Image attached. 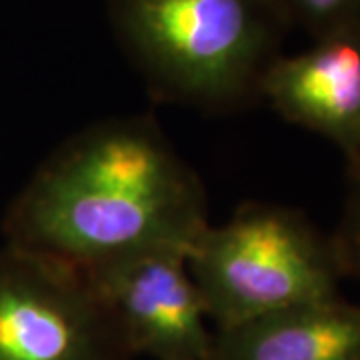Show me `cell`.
<instances>
[{
  "mask_svg": "<svg viewBox=\"0 0 360 360\" xmlns=\"http://www.w3.org/2000/svg\"><path fill=\"white\" fill-rule=\"evenodd\" d=\"M210 224L200 176L150 115L104 118L58 144L2 220L6 245L90 270L191 252Z\"/></svg>",
  "mask_w": 360,
  "mask_h": 360,
  "instance_id": "1",
  "label": "cell"
},
{
  "mask_svg": "<svg viewBox=\"0 0 360 360\" xmlns=\"http://www.w3.org/2000/svg\"><path fill=\"white\" fill-rule=\"evenodd\" d=\"M120 46L160 103L231 112L258 98L286 22L270 0H106Z\"/></svg>",
  "mask_w": 360,
  "mask_h": 360,
  "instance_id": "2",
  "label": "cell"
},
{
  "mask_svg": "<svg viewBox=\"0 0 360 360\" xmlns=\"http://www.w3.org/2000/svg\"><path fill=\"white\" fill-rule=\"evenodd\" d=\"M188 269L214 330L338 295L342 276L333 238L292 208L245 202L208 224Z\"/></svg>",
  "mask_w": 360,
  "mask_h": 360,
  "instance_id": "3",
  "label": "cell"
},
{
  "mask_svg": "<svg viewBox=\"0 0 360 360\" xmlns=\"http://www.w3.org/2000/svg\"><path fill=\"white\" fill-rule=\"evenodd\" d=\"M86 274L20 246L0 250V360H129Z\"/></svg>",
  "mask_w": 360,
  "mask_h": 360,
  "instance_id": "4",
  "label": "cell"
},
{
  "mask_svg": "<svg viewBox=\"0 0 360 360\" xmlns=\"http://www.w3.org/2000/svg\"><path fill=\"white\" fill-rule=\"evenodd\" d=\"M82 272L130 356L210 360L214 330L186 252L153 250Z\"/></svg>",
  "mask_w": 360,
  "mask_h": 360,
  "instance_id": "5",
  "label": "cell"
},
{
  "mask_svg": "<svg viewBox=\"0 0 360 360\" xmlns=\"http://www.w3.org/2000/svg\"><path fill=\"white\" fill-rule=\"evenodd\" d=\"M258 98L335 142L350 160L360 150V34L319 39L309 51L276 56L260 78Z\"/></svg>",
  "mask_w": 360,
  "mask_h": 360,
  "instance_id": "6",
  "label": "cell"
},
{
  "mask_svg": "<svg viewBox=\"0 0 360 360\" xmlns=\"http://www.w3.org/2000/svg\"><path fill=\"white\" fill-rule=\"evenodd\" d=\"M210 360H360V304L336 296L220 328Z\"/></svg>",
  "mask_w": 360,
  "mask_h": 360,
  "instance_id": "7",
  "label": "cell"
},
{
  "mask_svg": "<svg viewBox=\"0 0 360 360\" xmlns=\"http://www.w3.org/2000/svg\"><path fill=\"white\" fill-rule=\"evenodd\" d=\"M286 25L307 28L314 39L360 34V0H270Z\"/></svg>",
  "mask_w": 360,
  "mask_h": 360,
  "instance_id": "8",
  "label": "cell"
},
{
  "mask_svg": "<svg viewBox=\"0 0 360 360\" xmlns=\"http://www.w3.org/2000/svg\"><path fill=\"white\" fill-rule=\"evenodd\" d=\"M333 245L342 274H354L360 278V191L352 193L345 219L333 236Z\"/></svg>",
  "mask_w": 360,
  "mask_h": 360,
  "instance_id": "9",
  "label": "cell"
},
{
  "mask_svg": "<svg viewBox=\"0 0 360 360\" xmlns=\"http://www.w3.org/2000/svg\"><path fill=\"white\" fill-rule=\"evenodd\" d=\"M350 168V179L354 180V191H360V150L348 160Z\"/></svg>",
  "mask_w": 360,
  "mask_h": 360,
  "instance_id": "10",
  "label": "cell"
}]
</instances>
